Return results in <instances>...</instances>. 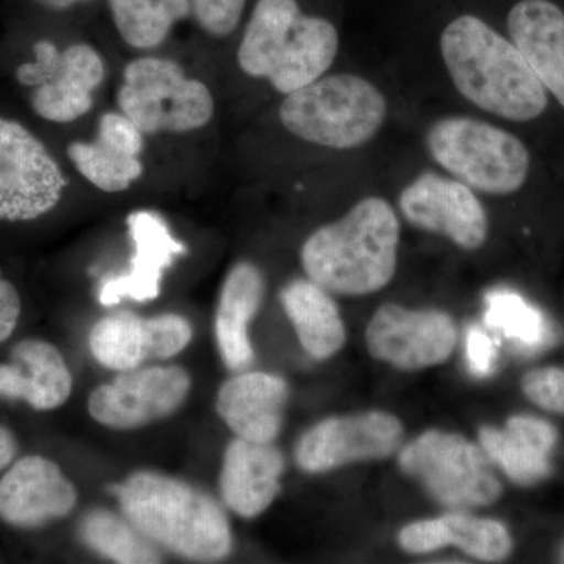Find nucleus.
<instances>
[{
	"mask_svg": "<svg viewBox=\"0 0 564 564\" xmlns=\"http://www.w3.org/2000/svg\"><path fill=\"white\" fill-rule=\"evenodd\" d=\"M32 62L22 63L17 79L32 88V109L43 120L69 124L87 117L95 107V93L106 79V63L87 43L61 51L50 40L33 46Z\"/></svg>",
	"mask_w": 564,
	"mask_h": 564,
	"instance_id": "obj_9",
	"label": "nucleus"
},
{
	"mask_svg": "<svg viewBox=\"0 0 564 564\" xmlns=\"http://www.w3.org/2000/svg\"><path fill=\"white\" fill-rule=\"evenodd\" d=\"M68 158L84 180L106 193L128 191L144 173L141 155L122 151L98 137L91 141H73Z\"/></svg>",
	"mask_w": 564,
	"mask_h": 564,
	"instance_id": "obj_28",
	"label": "nucleus"
},
{
	"mask_svg": "<svg viewBox=\"0 0 564 564\" xmlns=\"http://www.w3.org/2000/svg\"><path fill=\"white\" fill-rule=\"evenodd\" d=\"M522 392L530 402L564 415V367H541L522 378Z\"/></svg>",
	"mask_w": 564,
	"mask_h": 564,
	"instance_id": "obj_31",
	"label": "nucleus"
},
{
	"mask_svg": "<svg viewBox=\"0 0 564 564\" xmlns=\"http://www.w3.org/2000/svg\"><path fill=\"white\" fill-rule=\"evenodd\" d=\"M562 558H563V562H564V551H563V555H562Z\"/></svg>",
	"mask_w": 564,
	"mask_h": 564,
	"instance_id": "obj_36",
	"label": "nucleus"
},
{
	"mask_svg": "<svg viewBox=\"0 0 564 564\" xmlns=\"http://www.w3.org/2000/svg\"><path fill=\"white\" fill-rule=\"evenodd\" d=\"M76 503V486L44 456H24L0 478V519L18 529L66 518Z\"/></svg>",
	"mask_w": 564,
	"mask_h": 564,
	"instance_id": "obj_16",
	"label": "nucleus"
},
{
	"mask_svg": "<svg viewBox=\"0 0 564 564\" xmlns=\"http://www.w3.org/2000/svg\"><path fill=\"white\" fill-rule=\"evenodd\" d=\"M399 464L445 507H485L502 494L484 447L462 434L423 433L400 452Z\"/></svg>",
	"mask_w": 564,
	"mask_h": 564,
	"instance_id": "obj_8",
	"label": "nucleus"
},
{
	"mask_svg": "<svg viewBox=\"0 0 564 564\" xmlns=\"http://www.w3.org/2000/svg\"><path fill=\"white\" fill-rule=\"evenodd\" d=\"M117 104L144 135L199 131L215 115L210 88L187 76L180 63L155 55L124 66Z\"/></svg>",
	"mask_w": 564,
	"mask_h": 564,
	"instance_id": "obj_6",
	"label": "nucleus"
},
{
	"mask_svg": "<svg viewBox=\"0 0 564 564\" xmlns=\"http://www.w3.org/2000/svg\"><path fill=\"white\" fill-rule=\"evenodd\" d=\"M111 20L132 50L161 47L174 24L192 14L191 0H109Z\"/></svg>",
	"mask_w": 564,
	"mask_h": 564,
	"instance_id": "obj_26",
	"label": "nucleus"
},
{
	"mask_svg": "<svg viewBox=\"0 0 564 564\" xmlns=\"http://www.w3.org/2000/svg\"><path fill=\"white\" fill-rule=\"evenodd\" d=\"M66 185L43 141L21 122L0 117V220L32 221L50 214Z\"/></svg>",
	"mask_w": 564,
	"mask_h": 564,
	"instance_id": "obj_10",
	"label": "nucleus"
},
{
	"mask_svg": "<svg viewBox=\"0 0 564 564\" xmlns=\"http://www.w3.org/2000/svg\"><path fill=\"white\" fill-rule=\"evenodd\" d=\"M193 328L177 314L141 317L133 313L107 315L93 326L90 350L110 370L139 369L151 359H170L192 343Z\"/></svg>",
	"mask_w": 564,
	"mask_h": 564,
	"instance_id": "obj_15",
	"label": "nucleus"
},
{
	"mask_svg": "<svg viewBox=\"0 0 564 564\" xmlns=\"http://www.w3.org/2000/svg\"><path fill=\"white\" fill-rule=\"evenodd\" d=\"M21 315V299L17 288L0 272V344L17 328Z\"/></svg>",
	"mask_w": 564,
	"mask_h": 564,
	"instance_id": "obj_33",
	"label": "nucleus"
},
{
	"mask_svg": "<svg viewBox=\"0 0 564 564\" xmlns=\"http://www.w3.org/2000/svg\"><path fill=\"white\" fill-rule=\"evenodd\" d=\"M191 386V375L180 366L126 370L91 392L88 413L109 429H140L177 411Z\"/></svg>",
	"mask_w": 564,
	"mask_h": 564,
	"instance_id": "obj_11",
	"label": "nucleus"
},
{
	"mask_svg": "<svg viewBox=\"0 0 564 564\" xmlns=\"http://www.w3.org/2000/svg\"><path fill=\"white\" fill-rule=\"evenodd\" d=\"M403 440L399 419L381 411L325 419L303 434L295 462L307 474L329 473L345 464L392 455Z\"/></svg>",
	"mask_w": 564,
	"mask_h": 564,
	"instance_id": "obj_12",
	"label": "nucleus"
},
{
	"mask_svg": "<svg viewBox=\"0 0 564 564\" xmlns=\"http://www.w3.org/2000/svg\"><path fill=\"white\" fill-rule=\"evenodd\" d=\"M339 51L332 22L307 17L296 0H258L237 50L247 76L265 79L281 95L321 79Z\"/></svg>",
	"mask_w": 564,
	"mask_h": 564,
	"instance_id": "obj_4",
	"label": "nucleus"
},
{
	"mask_svg": "<svg viewBox=\"0 0 564 564\" xmlns=\"http://www.w3.org/2000/svg\"><path fill=\"white\" fill-rule=\"evenodd\" d=\"M284 456L272 444L234 440L226 448L220 491L226 505L245 519L258 518L280 494Z\"/></svg>",
	"mask_w": 564,
	"mask_h": 564,
	"instance_id": "obj_19",
	"label": "nucleus"
},
{
	"mask_svg": "<svg viewBox=\"0 0 564 564\" xmlns=\"http://www.w3.org/2000/svg\"><path fill=\"white\" fill-rule=\"evenodd\" d=\"M281 303L307 355L328 359L343 350V317L326 289L313 280L292 281L282 289Z\"/></svg>",
	"mask_w": 564,
	"mask_h": 564,
	"instance_id": "obj_25",
	"label": "nucleus"
},
{
	"mask_svg": "<svg viewBox=\"0 0 564 564\" xmlns=\"http://www.w3.org/2000/svg\"><path fill=\"white\" fill-rule=\"evenodd\" d=\"M485 321L489 328L502 333L522 351L541 350L552 339L551 325L544 314L516 292H489Z\"/></svg>",
	"mask_w": 564,
	"mask_h": 564,
	"instance_id": "obj_29",
	"label": "nucleus"
},
{
	"mask_svg": "<svg viewBox=\"0 0 564 564\" xmlns=\"http://www.w3.org/2000/svg\"><path fill=\"white\" fill-rule=\"evenodd\" d=\"M263 293L265 281L251 262H237L223 282L215 336L223 362L236 372H243L254 361L250 325L261 307Z\"/></svg>",
	"mask_w": 564,
	"mask_h": 564,
	"instance_id": "obj_22",
	"label": "nucleus"
},
{
	"mask_svg": "<svg viewBox=\"0 0 564 564\" xmlns=\"http://www.w3.org/2000/svg\"><path fill=\"white\" fill-rule=\"evenodd\" d=\"M192 17L214 39L232 35L242 20L247 0H191Z\"/></svg>",
	"mask_w": 564,
	"mask_h": 564,
	"instance_id": "obj_30",
	"label": "nucleus"
},
{
	"mask_svg": "<svg viewBox=\"0 0 564 564\" xmlns=\"http://www.w3.org/2000/svg\"><path fill=\"white\" fill-rule=\"evenodd\" d=\"M441 52L456 90L481 110L524 122L547 107V91L513 41L485 21L456 18L444 29Z\"/></svg>",
	"mask_w": 564,
	"mask_h": 564,
	"instance_id": "obj_1",
	"label": "nucleus"
},
{
	"mask_svg": "<svg viewBox=\"0 0 564 564\" xmlns=\"http://www.w3.org/2000/svg\"><path fill=\"white\" fill-rule=\"evenodd\" d=\"M129 225L137 247L132 270L102 285L99 302L104 306H113L122 299L135 302L154 300L161 292L163 270L170 267L174 256L184 252V247L170 236L166 226L154 215H133Z\"/></svg>",
	"mask_w": 564,
	"mask_h": 564,
	"instance_id": "obj_24",
	"label": "nucleus"
},
{
	"mask_svg": "<svg viewBox=\"0 0 564 564\" xmlns=\"http://www.w3.org/2000/svg\"><path fill=\"white\" fill-rule=\"evenodd\" d=\"M33 2L39 3L43 9L63 11L77 6V3L90 2V0H33Z\"/></svg>",
	"mask_w": 564,
	"mask_h": 564,
	"instance_id": "obj_35",
	"label": "nucleus"
},
{
	"mask_svg": "<svg viewBox=\"0 0 564 564\" xmlns=\"http://www.w3.org/2000/svg\"><path fill=\"white\" fill-rule=\"evenodd\" d=\"M386 117L383 93L356 74L322 76L285 95L280 107L285 131L332 150L362 147L380 132Z\"/></svg>",
	"mask_w": 564,
	"mask_h": 564,
	"instance_id": "obj_5",
	"label": "nucleus"
},
{
	"mask_svg": "<svg viewBox=\"0 0 564 564\" xmlns=\"http://www.w3.org/2000/svg\"><path fill=\"white\" fill-rule=\"evenodd\" d=\"M426 147L456 180L488 195H511L529 176L525 144L513 133L474 118L437 121L426 135Z\"/></svg>",
	"mask_w": 564,
	"mask_h": 564,
	"instance_id": "obj_7",
	"label": "nucleus"
},
{
	"mask_svg": "<svg viewBox=\"0 0 564 564\" xmlns=\"http://www.w3.org/2000/svg\"><path fill=\"white\" fill-rule=\"evenodd\" d=\"M466 359L470 373L478 378L489 377L497 361V348L491 337L478 328L470 326L466 334Z\"/></svg>",
	"mask_w": 564,
	"mask_h": 564,
	"instance_id": "obj_32",
	"label": "nucleus"
},
{
	"mask_svg": "<svg viewBox=\"0 0 564 564\" xmlns=\"http://www.w3.org/2000/svg\"><path fill=\"white\" fill-rule=\"evenodd\" d=\"M82 541L106 558L124 564L161 563V554L150 538L131 521L111 513L109 510L90 511L82 519L79 527Z\"/></svg>",
	"mask_w": 564,
	"mask_h": 564,
	"instance_id": "obj_27",
	"label": "nucleus"
},
{
	"mask_svg": "<svg viewBox=\"0 0 564 564\" xmlns=\"http://www.w3.org/2000/svg\"><path fill=\"white\" fill-rule=\"evenodd\" d=\"M73 392V377L62 352L50 343L25 339L0 364V397L22 400L36 411L61 408Z\"/></svg>",
	"mask_w": 564,
	"mask_h": 564,
	"instance_id": "obj_18",
	"label": "nucleus"
},
{
	"mask_svg": "<svg viewBox=\"0 0 564 564\" xmlns=\"http://www.w3.org/2000/svg\"><path fill=\"white\" fill-rule=\"evenodd\" d=\"M400 225L391 204L362 199L340 220L307 237L302 263L310 280L329 293L370 295L391 282L399 259Z\"/></svg>",
	"mask_w": 564,
	"mask_h": 564,
	"instance_id": "obj_2",
	"label": "nucleus"
},
{
	"mask_svg": "<svg viewBox=\"0 0 564 564\" xmlns=\"http://www.w3.org/2000/svg\"><path fill=\"white\" fill-rule=\"evenodd\" d=\"M370 355L397 369L421 370L447 361L458 333L451 315L386 304L366 333Z\"/></svg>",
	"mask_w": 564,
	"mask_h": 564,
	"instance_id": "obj_13",
	"label": "nucleus"
},
{
	"mask_svg": "<svg viewBox=\"0 0 564 564\" xmlns=\"http://www.w3.org/2000/svg\"><path fill=\"white\" fill-rule=\"evenodd\" d=\"M508 32L545 91L564 107V13L549 0H521L508 14Z\"/></svg>",
	"mask_w": 564,
	"mask_h": 564,
	"instance_id": "obj_20",
	"label": "nucleus"
},
{
	"mask_svg": "<svg viewBox=\"0 0 564 564\" xmlns=\"http://www.w3.org/2000/svg\"><path fill=\"white\" fill-rule=\"evenodd\" d=\"M122 513L152 543L195 562H220L232 551L228 518L196 486L141 470L111 488Z\"/></svg>",
	"mask_w": 564,
	"mask_h": 564,
	"instance_id": "obj_3",
	"label": "nucleus"
},
{
	"mask_svg": "<svg viewBox=\"0 0 564 564\" xmlns=\"http://www.w3.org/2000/svg\"><path fill=\"white\" fill-rule=\"evenodd\" d=\"M289 386L281 377L242 372L218 391L217 413L240 440L272 444L281 432Z\"/></svg>",
	"mask_w": 564,
	"mask_h": 564,
	"instance_id": "obj_17",
	"label": "nucleus"
},
{
	"mask_svg": "<svg viewBox=\"0 0 564 564\" xmlns=\"http://www.w3.org/2000/svg\"><path fill=\"white\" fill-rule=\"evenodd\" d=\"M478 437L489 459L514 484H538L551 474L556 430L543 419L514 415L503 430L484 426Z\"/></svg>",
	"mask_w": 564,
	"mask_h": 564,
	"instance_id": "obj_21",
	"label": "nucleus"
},
{
	"mask_svg": "<svg viewBox=\"0 0 564 564\" xmlns=\"http://www.w3.org/2000/svg\"><path fill=\"white\" fill-rule=\"evenodd\" d=\"M18 455V441L6 426L0 425V473L13 463Z\"/></svg>",
	"mask_w": 564,
	"mask_h": 564,
	"instance_id": "obj_34",
	"label": "nucleus"
},
{
	"mask_svg": "<svg viewBox=\"0 0 564 564\" xmlns=\"http://www.w3.org/2000/svg\"><path fill=\"white\" fill-rule=\"evenodd\" d=\"M400 209L411 225L441 234L463 250H477L488 237V215L462 181L425 173L403 188Z\"/></svg>",
	"mask_w": 564,
	"mask_h": 564,
	"instance_id": "obj_14",
	"label": "nucleus"
},
{
	"mask_svg": "<svg viewBox=\"0 0 564 564\" xmlns=\"http://www.w3.org/2000/svg\"><path fill=\"white\" fill-rule=\"evenodd\" d=\"M399 543L410 554H429L456 545L484 562H502L513 551V540L500 522L464 513L445 514L404 527Z\"/></svg>",
	"mask_w": 564,
	"mask_h": 564,
	"instance_id": "obj_23",
	"label": "nucleus"
}]
</instances>
